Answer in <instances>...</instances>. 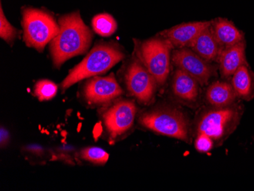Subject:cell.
Listing matches in <instances>:
<instances>
[{
	"mask_svg": "<svg viewBox=\"0 0 254 191\" xmlns=\"http://www.w3.org/2000/svg\"><path fill=\"white\" fill-rule=\"evenodd\" d=\"M59 32L51 42L53 62L57 68L75 56L85 54L93 38L79 12L64 15L59 19Z\"/></svg>",
	"mask_w": 254,
	"mask_h": 191,
	"instance_id": "obj_1",
	"label": "cell"
},
{
	"mask_svg": "<svg viewBox=\"0 0 254 191\" xmlns=\"http://www.w3.org/2000/svg\"><path fill=\"white\" fill-rule=\"evenodd\" d=\"M124 58V53L115 44L110 43L97 44L83 61L69 72L63 81L61 88L65 91L85 78L105 73Z\"/></svg>",
	"mask_w": 254,
	"mask_h": 191,
	"instance_id": "obj_2",
	"label": "cell"
},
{
	"mask_svg": "<svg viewBox=\"0 0 254 191\" xmlns=\"http://www.w3.org/2000/svg\"><path fill=\"white\" fill-rule=\"evenodd\" d=\"M24 40L27 45L40 52L57 36L60 27L52 15L42 10L28 8L24 10L22 19Z\"/></svg>",
	"mask_w": 254,
	"mask_h": 191,
	"instance_id": "obj_3",
	"label": "cell"
},
{
	"mask_svg": "<svg viewBox=\"0 0 254 191\" xmlns=\"http://www.w3.org/2000/svg\"><path fill=\"white\" fill-rule=\"evenodd\" d=\"M140 124L156 133L190 142L188 121L178 110L171 108L152 110L141 116Z\"/></svg>",
	"mask_w": 254,
	"mask_h": 191,
	"instance_id": "obj_4",
	"label": "cell"
},
{
	"mask_svg": "<svg viewBox=\"0 0 254 191\" xmlns=\"http://www.w3.org/2000/svg\"><path fill=\"white\" fill-rule=\"evenodd\" d=\"M172 48L173 44L167 38H152L141 44V61L158 85H164L168 78Z\"/></svg>",
	"mask_w": 254,
	"mask_h": 191,
	"instance_id": "obj_5",
	"label": "cell"
},
{
	"mask_svg": "<svg viewBox=\"0 0 254 191\" xmlns=\"http://www.w3.org/2000/svg\"><path fill=\"white\" fill-rule=\"evenodd\" d=\"M126 82L131 95L141 103H148L153 98L156 81L140 61L134 60L129 64L126 73Z\"/></svg>",
	"mask_w": 254,
	"mask_h": 191,
	"instance_id": "obj_6",
	"label": "cell"
},
{
	"mask_svg": "<svg viewBox=\"0 0 254 191\" xmlns=\"http://www.w3.org/2000/svg\"><path fill=\"white\" fill-rule=\"evenodd\" d=\"M136 111V106L133 102L123 100L103 114L105 127L113 139L122 136L132 127Z\"/></svg>",
	"mask_w": 254,
	"mask_h": 191,
	"instance_id": "obj_7",
	"label": "cell"
},
{
	"mask_svg": "<svg viewBox=\"0 0 254 191\" xmlns=\"http://www.w3.org/2000/svg\"><path fill=\"white\" fill-rule=\"evenodd\" d=\"M172 61L178 69L189 74L201 85L208 83L215 73L210 63L202 59L200 56L188 48L174 51Z\"/></svg>",
	"mask_w": 254,
	"mask_h": 191,
	"instance_id": "obj_8",
	"label": "cell"
},
{
	"mask_svg": "<svg viewBox=\"0 0 254 191\" xmlns=\"http://www.w3.org/2000/svg\"><path fill=\"white\" fill-rule=\"evenodd\" d=\"M123 90L114 74L106 77H94L86 82L83 95L91 105H102L121 96Z\"/></svg>",
	"mask_w": 254,
	"mask_h": 191,
	"instance_id": "obj_9",
	"label": "cell"
},
{
	"mask_svg": "<svg viewBox=\"0 0 254 191\" xmlns=\"http://www.w3.org/2000/svg\"><path fill=\"white\" fill-rule=\"evenodd\" d=\"M236 116L232 108H222L209 111L202 116L198 125V133H204L214 140L223 137L230 123Z\"/></svg>",
	"mask_w": 254,
	"mask_h": 191,
	"instance_id": "obj_10",
	"label": "cell"
},
{
	"mask_svg": "<svg viewBox=\"0 0 254 191\" xmlns=\"http://www.w3.org/2000/svg\"><path fill=\"white\" fill-rule=\"evenodd\" d=\"M212 21H195L181 24L165 31V36L178 48H190L192 43L203 30L212 25Z\"/></svg>",
	"mask_w": 254,
	"mask_h": 191,
	"instance_id": "obj_11",
	"label": "cell"
},
{
	"mask_svg": "<svg viewBox=\"0 0 254 191\" xmlns=\"http://www.w3.org/2000/svg\"><path fill=\"white\" fill-rule=\"evenodd\" d=\"M191 49L208 62L218 61L223 48L214 35L212 25L205 28L192 43Z\"/></svg>",
	"mask_w": 254,
	"mask_h": 191,
	"instance_id": "obj_12",
	"label": "cell"
},
{
	"mask_svg": "<svg viewBox=\"0 0 254 191\" xmlns=\"http://www.w3.org/2000/svg\"><path fill=\"white\" fill-rule=\"evenodd\" d=\"M218 62L222 76L225 78L232 76L241 65H247L244 41L222 50Z\"/></svg>",
	"mask_w": 254,
	"mask_h": 191,
	"instance_id": "obj_13",
	"label": "cell"
},
{
	"mask_svg": "<svg viewBox=\"0 0 254 191\" xmlns=\"http://www.w3.org/2000/svg\"><path fill=\"white\" fill-rule=\"evenodd\" d=\"M212 31L218 44L223 49L242 42L243 34L225 18H218L212 23Z\"/></svg>",
	"mask_w": 254,
	"mask_h": 191,
	"instance_id": "obj_14",
	"label": "cell"
},
{
	"mask_svg": "<svg viewBox=\"0 0 254 191\" xmlns=\"http://www.w3.org/2000/svg\"><path fill=\"white\" fill-rule=\"evenodd\" d=\"M172 88L176 96L188 102L195 101L199 94L197 81L180 69H177L174 75Z\"/></svg>",
	"mask_w": 254,
	"mask_h": 191,
	"instance_id": "obj_15",
	"label": "cell"
},
{
	"mask_svg": "<svg viewBox=\"0 0 254 191\" xmlns=\"http://www.w3.org/2000/svg\"><path fill=\"white\" fill-rule=\"evenodd\" d=\"M237 94L232 85L225 82H215L207 89L206 99L209 104L224 108L235 102Z\"/></svg>",
	"mask_w": 254,
	"mask_h": 191,
	"instance_id": "obj_16",
	"label": "cell"
},
{
	"mask_svg": "<svg viewBox=\"0 0 254 191\" xmlns=\"http://www.w3.org/2000/svg\"><path fill=\"white\" fill-rule=\"evenodd\" d=\"M232 85L237 95L241 98H248L252 93V76L247 65H241L233 74Z\"/></svg>",
	"mask_w": 254,
	"mask_h": 191,
	"instance_id": "obj_17",
	"label": "cell"
},
{
	"mask_svg": "<svg viewBox=\"0 0 254 191\" xmlns=\"http://www.w3.org/2000/svg\"><path fill=\"white\" fill-rule=\"evenodd\" d=\"M92 26L95 32L103 37H109L116 31V21L108 14L97 15L92 20Z\"/></svg>",
	"mask_w": 254,
	"mask_h": 191,
	"instance_id": "obj_18",
	"label": "cell"
},
{
	"mask_svg": "<svg viewBox=\"0 0 254 191\" xmlns=\"http://www.w3.org/2000/svg\"><path fill=\"white\" fill-rule=\"evenodd\" d=\"M80 157L95 165H104L109 159V154L99 147H88L81 150Z\"/></svg>",
	"mask_w": 254,
	"mask_h": 191,
	"instance_id": "obj_19",
	"label": "cell"
},
{
	"mask_svg": "<svg viewBox=\"0 0 254 191\" xmlns=\"http://www.w3.org/2000/svg\"><path fill=\"white\" fill-rule=\"evenodd\" d=\"M58 87L54 82L47 79L38 81L34 85V95L40 101H48L56 96Z\"/></svg>",
	"mask_w": 254,
	"mask_h": 191,
	"instance_id": "obj_20",
	"label": "cell"
},
{
	"mask_svg": "<svg viewBox=\"0 0 254 191\" xmlns=\"http://www.w3.org/2000/svg\"><path fill=\"white\" fill-rule=\"evenodd\" d=\"M17 31L5 18L2 5L0 8V37L6 42H11L16 36Z\"/></svg>",
	"mask_w": 254,
	"mask_h": 191,
	"instance_id": "obj_21",
	"label": "cell"
},
{
	"mask_svg": "<svg viewBox=\"0 0 254 191\" xmlns=\"http://www.w3.org/2000/svg\"><path fill=\"white\" fill-rule=\"evenodd\" d=\"M195 149L200 152H208L213 147V139L204 133H198L195 142Z\"/></svg>",
	"mask_w": 254,
	"mask_h": 191,
	"instance_id": "obj_22",
	"label": "cell"
},
{
	"mask_svg": "<svg viewBox=\"0 0 254 191\" xmlns=\"http://www.w3.org/2000/svg\"><path fill=\"white\" fill-rule=\"evenodd\" d=\"M9 132L5 128L1 127L0 129V144L1 146L4 147L9 142Z\"/></svg>",
	"mask_w": 254,
	"mask_h": 191,
	"instance_id": "obj_23",
	"label": "cell"
},
{
	"mask_svg": "<svg viewBox=\"0 0 254 191\" xmlns=\"http://www.w3.org/2000/svg\"><path fill=\"white\" fill-rule=\"evenodd\" d=\"M27 149H28V151L36 152H41V151L43 150L42 147H41V146H38V145H29V146H28Z\"/></svg>",
	"mask_w": 254,
	"mask_h": 191,
	"instance_id": "obj_24",
	"label": "cell"
}]
</instances>
